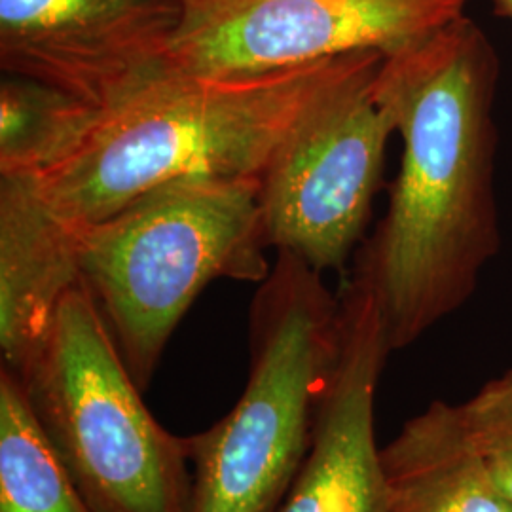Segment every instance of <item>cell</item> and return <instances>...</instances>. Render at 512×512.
Segmentation results:
<instances>
[{
    "label": "cell",
    "instance_id": "1",
    "mask_svg": "<svg viewBox=\"0 0 512 512\" xmlns=\"http://www.w3.org/2000/svg\"><path fill=\"white\" fill-rule=\"evenodd\" d=\"M401 169L353 279L372 293L393 351L463 308L501 249L495 192L499 55L467 16L385 55Z\"/></svg>",
    "mask_w": 512,
    "mask_h": 512
},
{
    "label": "cell",
    "instance_id": "2",
    "mask_svg": "<svg viewBox=\"0 0 512 512\" xmlns=\"http://www.w3.org/2000/svg\"><path fill=\"white\" fill-rule=\"evenodd\" d=\"M378 54L234 78L165 65L95 110L80 141L29 179L59 219L78 226L175 179L260 177L311 110Z\"/></svg>",
    "mask_w": 512,
    "mask_h": 512
},
{
    "label": "cell",
    "instance_id": "3",
    "mask_svg": "<svg viewBox=\"0 0 512 512\" xmlns=\"http://www.w3.org/2000/svg\"><path fill=\"white\" fill-rule=\"evenodd\" d=\"M74 228L82 281L143 391L186 311L213 281L262 283L272 270L260 177L175 179Z\"/></svg>",
    "mask_w": 512,
    "mask_h": 512
},
{
    "label": "cell",
    "instance_id": "4",
    "mask_svg": "<svg viewBox=\"0 0 512 512\" xmlns=\"http://www.w3.org/2000/svg\"><path fill=\"white\" fill-rule=\"evenodd\" d=\"M340 296L302 258L277 251L249 310L238 403L183 437L190 512H277L310 444L313 404L338 348Z\"/></svg>",
    "mask_w": 512,
    "mask_h": 512
},
{
    "label": "cell",
    "instance_id": "5",
    "mask_svg": "<svg viewBox=\"0 0 512 512\" xmlns=\"http://www.w3.org/2000/svg\"><path fill=\"white\" fill-rule=\"evenodd\" d=\"M18 378L93 512H190L184 439L148 410L84 281L63 298Z\"/></svg>",
    "mask_w": 512,
    "mask_h": 512
},
{
    "label": "cell",
    "instance_id": "6",
    "mask_svg": "<svg viewBox=\"0 0 512 512\" xmlns=\"http://www.w3.org/2000/svg\"><path fill=\"white\" fill-rule=\"evenodd\" d=\"M384 54L311 110L260 175L264 234L319 274L340 272L365 234L397 116L378 73Z\"/></svg>",
    "mask_w": 512,
    "mask_h": 512
},
{
    "label": "cell",
    "instance_id": "7",
    "mask_svg": "<svg viewBox=\"0 0 512 512\" xmlns=\"http://www.w3.org/2000/svg\"><path fill=\"white\" fill-rule=\"evenodd\" d=\"M473 0H184L165 65L256 76L340 55H389L467 16Z\"/></svg>",
    "mask_w": 512,
    "mask_h": 512
},
{
    "label": "cell",
    "instance_id": "8",
    "mask_svg": "<svg viewBox=\"0 0 512 512\" xmlns=\"http://www.w3.org/2000/svg\"><path fill=\"white\" fill-rule=\"evenodd\" d=\"M184 0H0V69L101 109L165 67Z\"/></svg>",
    "mask_w": 512,
    "mask_h": 512
},
{
    "label": "cell",
    "instance_id": "9",
    "mask_svg": "<svg viewBox=\"0 0 512 512\" xmlns=\"http://www.w3.org/2000/svg\"><path fill=\"white\" fill-rule=\"evenodd\" d=\"M338 296V348L315 397L306 456L277 512H387L376 395L393 348L365 285L349 277Z\"/></svg>",
    "mask_w": 512,
    "mask_h": 512
},
{
    "label": "cell",
    "instance_id": "10",
    "mask_svg": "<svg viewBox=\"0 0 512 512\" xmlns=\"http://www.w3.org/2000/svg\"><path fill=\"white\" fill-rule=\"evenodd\" d=\"M82 283L78 236L29 177H0V366L21 376Z\"/></svg>",
    "mask_w": 512,
    "mask_h": 512
},
{
    "label": "cell",
    "instance_id": "11",
    "mask_svg": "<svg viewBox=\"0 0 512 512\" xmlns=\"http://www.w3.org/2000/svg\"><path fill=\"white\" fill-rule=\"evenodd\" d=\"M387 512H512L459 404L433 401L382 448Z\"/></svg>",
    "mask_w": 512,
    "mask_h": 512
},
{
    "label": "cell",
    "instance_id": "12",
    "mask_svg": "<svg viewBox=\"0 0 512 512\" xmlns=\"http://www.w3.org/2000/svg\"><path fill=\"white\" fill-rule=\"evenodd\" d=\"M0 512H93L38 425L21 380L2 366Z\"/></svg>",
    "mask_w": 512,
    "mask_h": 512
},
{
    "label": "cell",
    "instance_id": "13",
    "mask_svg": "<svg viewBox=\"0 0 512 512\" xmlns=\"http://www.w3.org/2000/svg\"><path fill=\"white\" fill-rule=\"evenodd\" d=\"M95 110L50 84L4 74L0 84V177H37L80 141Z\"/></svg>",
    "mask_w": 512,
    "mask_h": 512
},
{
    "label": "cell",
    "instance_id": "14",
    "mask_svg": "<svg viewBox=\"0 0 512 512\" xmlns=\"http://www.w3.org/2000/svg\"><path fill=\"white\" fill-rule=\"evenodd\" d=\"M459 412L495 482L512 499V368L459 404Z\"/></svg>",
    "mask_w": 512,
    "mask_h": 512
},
{
    "label": "cell",
    "instance_id": "15",
    "mask_svg": "<svg viewBox=\"0 0 512 512\" xmlns=\"http://www.w3.org/2000/svg\"><path fill=\"white\" fill-rule=\"evenodd\" d=\"M492 4H494V12L497 16L512 21V0H492Z\"/></svg>",
    "mask_w": 512,
    "mask_h": 512
}]
</instances>
